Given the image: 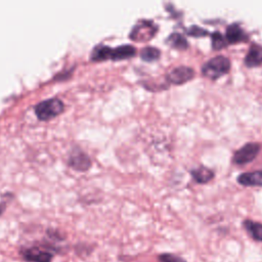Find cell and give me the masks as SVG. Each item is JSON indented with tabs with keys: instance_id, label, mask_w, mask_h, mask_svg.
<instances>
[{
	"instance_id": "10",
	"label": "cell",
	"mask_w": 262,
	"mask_h": 262,
	"mask_svg": "<svg viewBox=\"0 0 262 262\" xmlns=\"http://www.w3.org/2000/svg\"><path fill=\"white\" fill-rule=\"evenodd\" d=\"M245 64L248 68H255L262 63V46L253 43L244 59Z\"/></svg>"
},
{
	"instance_id": "15",
	"label": "cell",
	"mask_w": 262,
	"mask_h": 262,
	"mask_svg": "<svg viewBox=\"0 0 262 262\" xmlns=\"http://www.w3.org/2000/svg\"><path fill=\"white\" fill-rule=\"evenodd\" d=\"M227 45L225 37L219 31H214L211 34V46L213 50H221Z\"/></svg>"
},
{
	"instance_id": "8",
	"label": "cell",
	"mask_w": 262,
	"mask_h": 262,
	"mask_svg": "<svg viewBox=\"0 0 262 262\" xmlns=\"http://www.w3.org/2000/svg\"><path fill=\"white\" fill-rule=\"evenodd\" d=\"M224 37L227 44H237L241 42H246L249 39L246 31L237 23H232L227 26Z\"/></svg>"
},
{
	"instance_id": "4",
	"label": "cell",
	"mask_w": 262,
	"mask_h": 262,
	"mask_svg": "<svg viewBox=\"0 0 262 262\" xmlns=\"http://www.w3.org/2000/svg\"><path fill=\"white\" fill-rule=\"evenodd\" d=\"M63 110L64 103L57 96L45 98L34 105L35 114L40 120H49L60 114Z\"/></svg>"
},
{
	"instance_id": "11",
	"label": "cell",
	"mask_w": 262,
	"mask_h": 262,
	"mask_svg": "<svg viewBox=\"0 0 262 262\" xmlns=\"http://www.w3.org/2000/svg\"><path fill=\"white\" fill-rule=\"evenodd\" d=\"M190 175L191 177L193 178V180L198 183H201V184H204V183H207L209 181H211L215 174L213 172V170H211L210 168L206 167V166H199L198 168H194V169H191L190 170Z\"/></svg>"
},
{
	"instance_id": "2",
	"label": "cell",
	"mask_w": 262,
	"mask_h": 262,
	"mask_svg": "<svg viewBox=\"0 0 262 262\" xmlns=\"http://www.w3.org/2000/svg\"><path fill=\"white\" fill-rule=\"evenodd\" d=\"M58 248L51 243H37L29 247H23L19 255L26 262H52Z\"/></svg>"
},
{
	"instance_id": "1",
	"label": "cell",
	"mask_w": 262,
	"mask_h": 262,
	"mask_svg": "<svg viewBox=\"0 0 262 262\" xmlns=\"http://www.w3.org/2000/svg\"><path fill=\"white\" fill-rule=\"evenodd\" d=\"M136 54V48L131 44H123L117 47H111L105 44L95 45L90 53L92 60H123L131 58Z\"/></svg>"
},
{
	"instance_id": "6",
	"label": "cell",
	"mask_w": 262,
	"mask_h": 262,
	"mask_svg": "<svg viewBox=\"0 0 262 262\" xmlns=\"http://www.w3.org/2000/svg\"><path fill=\"white\" fill-rule=\"evenodd\" d=\"M67 162L71 167L79 171L88 170L92 163L89 155L85 150H83L80 146H77V145L73 146L70 149L68 154Z\"/></svg>"
},
{
	"instance_id": "12",
	"label": "cell",
	"mask_w": 262,
	"mask_h": 262,
	"mask_svg": "<svg viewBox=\"0 0 262 262\" xmlns=\"http://www.w3.org/2000/svg\"><path fill=\"white\" fill-rule=\"evenodd\" d=\"M243 226L254 241L262 242V223L251 219H246L243 222Z\"/></svg>"
},
{
	"instance_id": "13",
	"label": "cell",
	"mask_w": 262,
	"mask_h": 262,
	"mask_svg": "<svg viewBox=\"0 0 262 262\" xmlns=\"http://www.w3.org/2000/svg\"><path fill=\"white\" fill-rule=\"evenodd\" d=\"M165 43L169 45L170 47L174 49H179V50H184L188 47V42L186 38L178 32H173L171 33L167 38Z\"/></svg>"
},
{
	"instance_id": "17",
	"label": "cell",
	"mask_w": 262,
	"mask_h": 262,
	"mask_svg": "<svg viewBox=\"0 0 262 262\" xmlns=\"http://www.w3.org/2000/svg\"><path fill=\"white\" fill-rule=\"evenodd\" d=\"M186 34L192 37H205L209 35V32L204 28H201L196 25H192L186 30Z\"/></svg>"
},
{
	"instance_id": "18",
	"label": "cell",
	"mask_w": 262,
	"mask_h": 262,
	"mask_svg": "<svg viewBox=\"0 0 262 262\" xmlns=\"http://www.w3.org/2000/svg\"><path fill=\"white\" fill-rule=\"evenodd\" d=\"M5 207H6V206H5V203H1V202H0V215H1L2 212L5 210Z\"/></svg>"
},
{
	"instance_id": "5",
	"label": "cell",
	"mask_w": 262,
	"mask_h": 262,
	"mask_svg": "<svg viewBox=\"0 0 262 262\" xmlns=\"http://www.w3.org/2000/svg\"><path fill=\"white\" fill-rule=\"evenodd\" d=\"M260 151V144L258 142H247L233 152L232 163L235 165H246L254 161Z\"/></svg>"
},
{
	"instance_id": "9",
	"label": "cell",
	"mask_w": 262,
	"mask_h": 262,
	"mask_svg": "<svg viewBox=\"0 0 262 262\" xmlns=\"http://www.w3.org/2000/svg\"><path fill=\"white\" fill-rule=\"evenodd\" d=\"M236 181L243 186H262V170L242 173L237 176Z\"/></svg>"
},
{
	"instance_id": "16",
	"label": "cell",
	"mask_w": 262,
	"mask_h": 262,
	"mask_svg": "<svg viewBox=\"0 0 262 262\" xmlns=\"http://www.w3.org/2000/svg\"><path fill=\"white\" fill-rule=\"evenodd\" d=\"M158 262H187L182 257L172 254V253H163L158 256Z\"/></svg>"
},
{
	"instance_id": "14",
	"label": "cell",
	"mask_w": 262,
	"mask_h": 262,
	"mask_svg": "<svg viewBox=\"0 0 262 262\" xmlns=\"http://www.w3.org/2000/svg\"><path fill=\"white\" fill-rule=\"evenodd\" d=\"M140 58L146 62L156 61L161 56V50L155 46H145L139 52Z\"/></svg>"
},
{
	"instance_id": "3",
	"label": "cell",
	"mask_w": 262,
	"mask_h": 262,
	"mask_svg": "<svg viewBox=\"0 0 262 262\" xmlns=\"http://www.w3.org/2000/svg\"><path fill=\"white\" fill-rule=\"evenodd\" d=\"M231 68V61L227 56L216 55L207 60L201 68L202 75L210 80H217L226 75Z\"/></svg>"
},
{
	"instance_id": "7",
	"label": "cell",
	"mask_w": 262,
	"mask_h": 262,
	"mask_svg": "<svg viewBox=\"0 0 262 262\" xmlns=\"http://www.w3.org/2000/svg\"><path fill=\"white\" fill-rule=\"evenodd\" d=\"M194 77V70L188 66H179L172 69L167 75L166 80L168 84L182 85L187 83Z\"/></svg>"
}]
</instances>
